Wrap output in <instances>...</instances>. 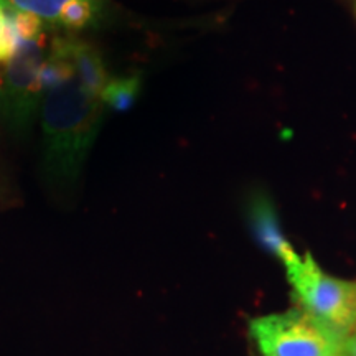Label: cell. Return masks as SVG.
Listing matches in <instances>:
<instances>
[{
  "mask_svg": "<svg viewBox=\"0 0 356 356\" xmlns=\"http://www.w3.org/2000/svg\"><path fill=\"white\" fill-rule=\"evenodd\" d=\"M249 333L261 356H335L345 340L299 307L252 318Z\"/></svg>",
  "mask_w": 356,
  "mask_h": 356,
  "instance_id": "obj_4",
  "label": "cell"
},
{
  "mask_svg": "<svg viewBox=\"0 0 356 356\" xmlns=\"http://www.w3.org/2000/svg\"><path fill=\"white\" fill-rule=\"evenodd\" d=\"M12 19L17 44L10 60L0 66V121L22 132L40 113L53 40L33 17L12 10Z\"/></svg>",
  "mask_w": 356,
  "mask_h": 356,
  "instance_id": "obj_2",
  "label": "cell"
},
{
  "mask_svg": "<svg viewBox=\"0 0 356 356\" xmlns=\"http://www.w3.org/2000/svg\"><path fill=\"white\" fill-rule=\"evenodd\" d=\"M335 356H343V355H341V353H340V355H335Z\"/></svg>",
  "mask_w": 356,
  "mask_h": 356,
  "instance_id": "obj_8",
  "label": "cell"
},
{
  "mask_svg": "<svg viewBox=\"0 0 356 356\" xmlns=\"http://www.w3.org/2000/svg\"><path fill=\"white\" fill-rule=\"evenodd\" d=\"M341 355L343 356H356V327L353 332L348 333L343 340V346H341Z\"/></svg>",
  "mask_w": 356,
  "mask_h": 356,
  "instance_id": "obj_7",
  "label": "cell"
},
{
  "mask_svg": "<svg viewBox=\"0 0 356 356\" xmlns=\"http://www.w3.org/2000/svg\"><path fill=\"white\" fill-rule=\"evenodd\" d=\"M101 95L79 76L53 38L38 113L43 163L53 180L78 178L104 114Z\"/></svg>",
  "mask_w": 356,
  "mask_h": 356,
  "instance_id": "obj_1",
  "label": "cell"
},
{
  "mask_svg": "<svg viewBox=\"0 0 356 356\" xmlns=\"http://www.w3.org/2000/svg\"><path fill=\"white\" fill-rule=\"evenodd\" d=\"M286 267L292 297L302 309L338 335L356 327V282L327 274L310 252L300 256L292 244L279 254Z\"/></svg>",
  "mask_w": 356,
  "mask_h": 356,
  "instance_id": "obj_3",
  "label": "cell"
},
{
  "mask_svg": "<svg viewBox=\"0 0 356 356\" xmlns=\"http://www.w3.org/2000/svg\"><path fill=\"white\" fill-rule=\"evenodd\" d=\"M140 91V78L139 76H126V78H109L102 89V102L104 108L113 111H127L136 102Z\"/></svg>",
  "mask_w": 356,
  "mask_h": 356,
  "instance_id": "obj_6",
  "label": "cell"
},
{
  "mask_svg": "<svg viewBox=\"0 0 356 356\" xmlns=\"http://www.w3.org/2000/svg\"><path fill=\"white\" fill-rule=\"evenodd\" d=\"M13 12L33 17L44 29L78 32L99 24L102 0H0Z\"/></svg>",
  "mask_w": 356,
  "mask_h": 356,
  "instance_id": "obj_5",
  "label": "cell"
}]
</instances>
